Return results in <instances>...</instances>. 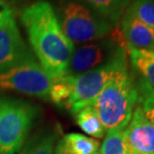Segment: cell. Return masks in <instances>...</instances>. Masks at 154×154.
Instances as JSON below:
<instances>
[{
    "instance_id": "277c9868",
    "label": "cell",
    "mask_w": 154,
    "mask_h": 154,
    "mask_svg": "<svg viewBox=\"0 0 154 154\" xmlns=\"http://www.w3.org/2000/svg\"><path fill=\"white\" fill-rule=\"evenodd\" d=\"M38 116L34 104L0 97V154H16L22 148Z\"/></svg>"
},
{
    "instance_id": "3957f363",
    "label": "cell",
    "mask_w": 154,
    "mask_h": 154,
    "mask_svg": "<svg viewBox=\"0 0 154 154\" xmlns=\"http://www.w3.org/2000/svg\"><path fill=\"white\" fill-rule=\"evenodd\" d=\"M58 21L72 43L85 44L109 36L110 23L85 3L69 0L60 6Z\"/></svg>"
},
{
    "instance_id": "8fae6325",
    "label": "cell",
    "mask_w": 154,
    "mask_h": 154,
    "mask_svg": "<svg viewBox=\"0 0 154 154\" xmlns=\"http://www.w3.org/2000/svg\"><path fill=\"white\" fill-rule=\"evenodd\" d=\"M99 148L97 140L80 133H69L58 142L55 154H96Z\"/></svg>"
},
{
    "instance_id": "9a60e30c",
    "label": "cell",
    "mask_w": 154,
    "mask_h": 154,
    "mask_svg": "<svg viewBox=\"0 0 154 154\" xmlns=\"http://www.w3.org/2000/svg\"><path fill=\"white\" fill-rule=\"evenodd\" d=\"M57 134L52 130L36 133L25 143L21 154H55Z\"/></svg>"
},
{
    "instance_id": "44dd1931",
    "label": "cell",
    "mask_w": 154,
    "mask_h": 154,
    "mask_svg": "<svg viewBox=\"0 0 154 154\" xmlns=\"http://www.w3.org/2000/svg\"><path fill=\"white\" fill-rule=\"evenodd\" d=\"M96 154H99V153H96Z\"/></svg>"
},
{
    "instance_id": "4fadbf2b",
    "label": "cell",
    "mask_w": 154,
    "mask_h": 154,
    "mask_svg": "<svg viewBox=\"0 0 154 154\" xmlns=\"http://www.w3.org/2000/svg\"><path fill=\"white\" fill-rule=\"evenodd\" d=\"M131 66L154 90V51L127 48Z\"/></svg>"
},
{
    "instance_id": "9c48e42d",
    "label": "cell",
    "mask_w": 154,
    "mask_h": 154,
    "mask_svg": "<svg viewBox=\"0 0 154 154\" xmlns=\"http://www.w3.org/2000/svg\"><path fill=\"white\" fill-rule=\"evenodd\" d=\"M123 132L130 154H154V127L140 106L134 109Z\"/></svg>"
},
{
    "instance_id": "5bb4252c",
    "label": "cell",
    "mask_w": 154,
    "mask_h": 154,
    "mask_svg": "<svg viewBox=\"0 0 154 154\" xmlns=\"http://www.w3.org/2000/svg\"><path fill=\"white\" fill-rule=\"evenodd\" d=\"M76 119L80 128L88 135L101 138L106 134V128L97 116V111L91 106H86L72 113Z\"/></svg>"
},
{
    "instance_id": "5b68a950",
    "label": "cell",
    "mask_w": 154,
    "mask_h": 154,
    "mask_svg": "<svg viewBox=\"0 0 154 154\" xmlns=\"http://www.w3.org/2000/svg\"><path fill=\"white\" fill-rule=\"evenodd\" d=\"M126 53V49H121L112 60L103 66L78 76H67L71 87V97L67 107L72 113L96 99L120 71L127 68Z\"/></svg>"
},
{
    "instance_id": "e0dca14e",
    "label": "cell",
    "mask_w": 154,
    "mask_h": 154,
    "mask_svg": "<svg viewBox=\"0 0 154 154\" xmlns=\"http://www.w3.org/2000/svg\"><path fill=\"white\" fill-rule=\"evenodd\" d=\"M126 10L154 30V0H133Z\"/></svg>"
},
{
    "instance_id": "8992f818",
    "label": "cell",
    "mask_w": 154,
    "mask_h": 154,
    "mask_svg": "<svg viewBox=\"0 0 154 154\" xmlns=\"http://www.w3.org/2000/svg\"><path fill=\"white\" fill-rule=\"evenodd\" d=\"M52 80L32 55L0 72V88L49 100Z\"/></svg>"
},
{
    "instance_id": "7a4b0ae2",
    "label": "cell",
    "mask_w": 154,
    "mask_h": 154,
    "mask_svg": "<svg viewBox=\"0 0 154 154\" xmlns=\"http://www.w3.org/2000/svg\"><path fill=\"white\" fill-rule=\"evenodd\" d=\"M138 99L137 84L129 76L128 68H125L87 106L94 107L106 130L111 128L124 130L131 119Z\"/></svg>"
},
{
    "instance_id": "6da1fadb",
    "label": "cell",
    "mask_w": 154,
    "mask_h": 154,
    "mask_svg": "<svg viewBox=\"0 0 154 154\" xmlns=\"http://www.w3.org/2000/svg\"><path fill=\"white\" fill-rule=\"evenodd\" d=\"M21 20L40 65L51 80L67 76L75 46L64 34L53 7L37 1L23 10Z\"/></svg>"
},
{
    "instance_id": "52a82bcc",
    "label": "cell",
    "mask_w": 154,
    "mask_h": 154,
    "mask_svg": "<svg viewBox=\"0 0 154 154\" xmlns=\"http://www.w3.org/2000/svg\"><path fill=\"white\" fill-rule=\"evenodd\" d=\"M127 46L119 31L112 30L109 37L87 43L74 51L67 76H78L109 63Z\"/></svg>"
},
{
    "instance_id": "ac0fdd59",
    "label": "cell",
    "mask_w": 154,
    "mask_h": 154,
    "mask_svg": "<svg viewBox=\"0 0 154 154\" xmlns=\"http://www.w3.org/2000/svg\"><path fill=\"white\" fill-rule=\"evenodd\" d=\"M71 97V87L67 76L52 80V87L49 94V100L59 106L67 107Z\"/></svg>"
},
{
    "instance_id": "ffe728a7",
    "label": "cell",
    "mask_w": 154,
    "mask_h": 154,
    "mask_svg": "<svg viewBox=\"0 0 154 154\" xmlns=\"http://www.w3.org/2000/svg\"><path fill=\"white\" fill-rule=\"evenodd\" d=\"M9 8L7 4H5L4 2L2 1V0H0V20H1V18H2V16L5 14L6 12H7L9 10Z\"/></svg>"
},
{
    "instance_id": "d6986e66",
    "label": "cell",
    "mask_w": 154,
    "mask_h": 154,
    "mask_svg": "<svg viewBox=\"0 0 154 154\" xmlns=\"http://www.w3.org/2000/svg\"><path fill=\"white\" fill-rule=\"evenodd\" d=\"M139 93L138 101L144 114L154 127V90L141 78L137 83Z\"/></svg>"
},
{
    "instance_id": "30bf717a",
    "label": "cell",
    "mask_w": 154,
    "mask_h": 154,
    "mask_svg": "<svg viewBox=\"0 0 154 154\" xmlns=\"http://www.w3.org/2000/svg\"><path fill=\"white\" fill-rule=\"evenodd\" d=\"M123 40L127 48L154 51V30L148 27L127 10L120 19Z\"/></svg>"
},
{
    "instance_id": "7c38bea8",
    "label": "cell",
    "mask_w": 154,
    "mask_h": 154,
    "mask_svg": "<svg viewBox=\"0 0 154 154\" xmlns=\"http://www.w3.org/2000/svg\"><path fill=\"white\" fill-rule=\"evenodd\" d=\"M85 4L107 20L116 25L132 0H83Z\"/></svg>"
},
{
    "instance_id": "ba28073f",
    "label": "cell",
    "mask_w": 154,
    "mask_h": 154,
    "mask_svg": "<svg viewBox=\"0 0 154 154\" xmlns=\"http://www.w3.org/2000/svg\"><path fill=\"white\" fill-rule=\"evenodd\" d=\"M29 55L13 12L9 9L0 20V72L13 67Z\"/></svg>"
},
{
    "instance_id": "2e32d148",
    "label": "cell",
    "mask_w": 154,
    "mask_h": 154,
    "mask_svg": "<svg viewBox=\"0 0 154 154\" xmlns=\"http://www.w3.org/2000/svg\"><path fill=\"white\" fill-rule=\"evenodd\" d=\"M123 131L116 128L107 129L100 154H130Z\"/></svg>"
}]
</instances>
